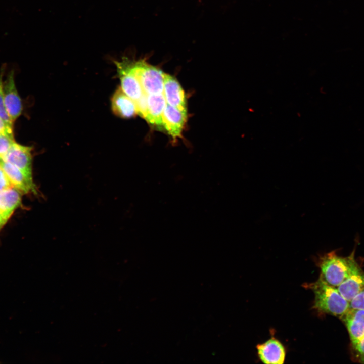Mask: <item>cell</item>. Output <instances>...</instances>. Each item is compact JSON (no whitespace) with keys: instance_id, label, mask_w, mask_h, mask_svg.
Here are the masks:
<instances>
[{"instance_id":"obj_9","label":"cell","mask_w":364,"mask_h":364,"mask_svg":"<svg viewBox=\"0 0 364 364\" xmlns=\"http://www.w3.org/2000/svg\"><path fill=\"white\" fill-rule=\"evenodd\" d=\"M187 119V113L167 104L162 114V126L172 138L181 136Z\"/></svg>"},{"instance_id":"obj_13","label":"cell","mask_w":364,"mask_h":364,"mask_svg":"<svg viewBox=\"0 0 364 364\" xmlns=\"http://www.w3.org/2000/svg\"><path fill=\"white\" fill-rule=\"evenodd\" d=\"M337 288L340 294L349 302L364 289V271L359 264Z\"/></svg>"},{"instance_id":"obj_15","label":"cell","mask_w":364,"mask_h":364,"mask_svg":"<svg viewBox=\"0 0 364 364\" xmlns=\"http://www.w3.org/2000/svg\"><path fill=\"white\" fill-rule=\"evenodd\" d=\"M163 94L147 95L148 115L146 121L152 125L162 126V114L166 105Z\"/></svg>"},{"instance_id":"obj_6","label":"cell","mask_w":364,"mask_h":364,"mask_svg":"<svg viewBox=\"0 0 364 364\" xmlns=\"http://www.w3.org/2000/svg\"><path fill=\"white\" fill-rule=\"evenodd\" d=\"M0 166L7 175L12 187L19 190L22 193H33L37 194V190L33 177L29 175L15 165L3 160Z\"/></svg>"},{"instance_id":"obj_2","label":"cell","mask_w":364,"mask_h":364,"mask_svg":"<svg viewBox=\"0 0 364 364\" xmlns=\"http://www.w3.org/2000/svg\"><path fill=\"white\" fill-rule=\"evenodd\" d=\"M309 287L314 294L313 307L318 311L341 318L350 308L349 302L340 294L337 288L328 284L321 278L310 284Z\"/></svg>"},{"instance_id":"obj_4","label":"cell","mask_w":364,"mask_h":364,"mask_svg":"<svg viewBox=\"0 0 364 364\" xmlns=\"http://www.w3.org/2000/svg\"><path fill=\"white\" fill-rule=\"evenodd\" d=\"M115 64L120 79L121 88L135 103L144 93L131 69L130 60L124 58L121 61H115Z\"/></svg>"},{"instance_id":"obj_10","label":"cell","mask_w":364,"mask_h":364,"mask_svg":"<svg viewBox=\"0 0 364 364\" xmlns=\"http://www.w3.org/2000/svg\"><path fill=\"white\" fill-rule=\"evenodd\" d=\"M260 359L266 364H283L286 352L284 347L276 339L272 338L256 346Z\"/></svg>"},{"instance_id":"obj_11","label":"cell","mask_w":364,"mask_h":364,"mask_svg":"<svg viewBox=\"0 0 364 364\" xmlns=\"http://www.w3.org/2000/svg\"><path fill=\"white\" fill-rule=\"evenodd\" d=\"M340 319L346 327L351 344L364 336V309L350 308Z\"/></svg>"},{"instance_id":"obj_16","label":"cell","mask_w":364,"mask_h":364,"mask_svg":"<svg viewBox=\"0 0 364 364\" xmlns=\"http://www.w3.org/2000/svg\"><path fill=\"white\" fill-rule=\"evenodd\" d=\"M5 67L2 68L0 71V118L10 125L13 126V122L8 115L5 108L3 95V74Z\"/></svg>"},{"instance_id":"obj_17","label":"cell","mask_w":364,"mask_h":364,"mask_svg":"<svg viewBox=\"0 0 364 364\" xmlns=\"http://www.w3.org/2000/svg\"><path fill=\"white\" fill-rule=\"evenodd\" d=\"M14 142L13 135L0 134V158L2 160Z\"/></svg>"},{"instance_id":"obj_3","label":"cell","mask_w":364,"mask_h":364,"mask_svg":"<svg viewBox=\"0 0 364 364\" xmlns=\"http://www.w3.org/2000/svg\"><path fill=\"white\" fill-rule=\"evenodd\" d=\"M131 69L147 95L163 94L164 72L144 60H130Z\"/></svg>"},{"instance_id":"obj_7","label":"cell","mask_w":364,"mask_h":364,"mask_svg":"<svg viewBox=\"0 0 364 364\" xmlns=\"http://www.w3.org/2000/svg\"><path fill=\"white\" fill-rule=\"evenodd\" d=\"M32 147L22 145L15 142L2 160L32 176Z\"/></svg>"},{"instance_id":"obj_21","label":"cell","mask_w":364,"mask_h":364,"mask_svg":"<svg viewBox=\"0 0 364 364\" xmlns=\"http://www.w3.org/2000/svg\"><path fill=\"white\" fill-rule=\"evenodd\" d=\"M12 187V185L4 172L0 166V191Z\"/></svg>"},{"instance_id":"obj_5","label":"cell","mask_w":364,"mask_h":364,"mask_svg":"<svg viewBox=\"0 0 364 364\" xmlns=\"http://www.w3.org/2000/svg\"><path fill=\"white\" fill-rule=\"evenodd\" d=\"M3 95L6 110L14 122L21 115L23 107L15 83L14 72L12 70L3 82Z\"/></svg>"},{"instance_id":"obj_14","label":"cell","mask_w":364,"mask_h":364,"mask_svg":"<svg viewBox=\"0 0 364 364\" xmlns=\"http://www.w3.org/2000/svg\"><path fill=\"white\" fill-rule=\"evenodd\" d=\"M21 200L22 193L12 186L0 191V215L5 223L20 206Z\"/></svg>"},{"instance_id":"obj_23","label":"cell","mask_w":364,"mask_h":364,"mask_svg":"<svg viewBox=\"0 0 364 364\" xmlns=\"http://www.w3.org/2000/svg\"><path fill=\"white\" fill-rule=\"evenodd\" d=\"M5 223L0 215V230L5 225Z\"/></svg>"},{"instance_id":"obj_8","label":"cell","mask_w":364,"mask_h":364,"mask_svg":"<svg viewBox=\"0 0 364 364\" xmlns=\"http://www.w3.org/2000/svg\"><path fill=\"white\" fill-rule=\"evenodd\" d=\"M163 92L166 103L187 113L185 92L181 85L172 76L164 73Z\"/></svg>"},{"instance_id":"obj_18","label":"cell","mask_w":364,"mask_h":364,"mask_svg":"<svg viewBox=\"0 0 364 364\" xmlns=\"http://www.w3.org/2000/svg\"><path fill=\"white\" fill-rule=\"evenodd\" d=\"M351 345L356 359L359 362L364 363V336L358 341Z\"/></svg>"},{"instance_id":"obj_22","label":"cell","mask_w":364,"mask_h":364,"mask_svg":"<svg viewBox=\"0 0 364 364\" xmlns=\"http://www.w3.org/2000/svg\"><path fill=\"white\" fill-rule=\"evenodd\" d=\"M0 134L13 135V126L0 118Z\"/></svg>"},{"instance_id":"obj_20","label":"cell","mask_w":364,"mask_h":364,"mask_svg":"<svg viewBox=\"0 0 364 364\" xmlns=\"http://www.w3.org/2000/svg\"><path fill=\"white\" fill-rule=\"evenodd\" d=\"M349 306L351 308L364 309V289L349 302Z\"/></svg>"},{"instance_id":"obj_1","label":"cell","mask_w":364,"mask_h":364,"mask_svg":"<svg viewBox=\"0 0 364 364\" xmlns=\"http://www.w3.org/2000/svg\"><path fill=\"white\" fill-rule=\"evenodd\" d=\"M355 249L347 257L339 256L335 251L320 256L318 264L321 278L328 284L337 287L358 265L355 258Z\"/></svg>"},{"instance_id":"obj_19","label":"cell","mask_w":364,"mask_h":364,"mask_svg":"<svg viewBox=\"0 0 364 364\" xmlns=\"http://www.w3.org/2000/svg\"><path fill=\"white\" fill-rule=\"evenodd\" d=\"M135 103L138 114L146 120L148 115L147 95L144 93L141 98Z\"/></svg>"},{"instance_id":"obj_12","label":"cell","mask_w":364,"mask_h":364,"mask_svg":"<svg viewBox=\"0 0 364 364\" xmlns=\"http://www.w3.org/2000/svg\"><path fill=\"white\" fill-rule=\"evenodd\" d=\"M113 113L122 118H130L138 114L135 102L130 98L120 87L114 93L111 99Z\"/></svg>"},{"instance_id":"obj_24","label":"cell","mask_w":364,"mask_h":364,"mask_svg":"<svg viewBox=\"0 0 364 364\" xmlns=\"http://www.w3.org/2000/svg\"><path fill=\"white\" fill-rule=\"evenodd\" d=\"M1 160H2V159L0 158V161H1Z\"/></svg>"}]
</instances>
